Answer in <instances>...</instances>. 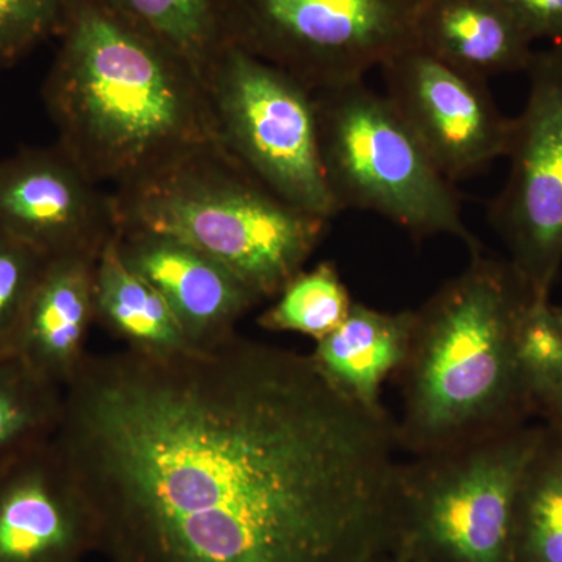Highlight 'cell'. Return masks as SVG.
I'll list each match as a JSON object with an SVG mask.
<instances>
[{"mask_svg":"<svg viewBox=\"0 0 562 562\" xmlns=\"http://www.w3.org/2000/svg\"><path fill=\"white\" fill-rule=\"evenodd\" d=\"M54 442L110 562H395L405 543L395 424L310 355L239 335L88 355Z\"/></svg>","mask_w":562,"mask_h":562,"instance_id":"1","label":"cell"},{"mask_svg":"<svg viewBox=\"0 0 562 562\" xmlns=\"http://www.w3.org/2000/svg\"><path fill=\"white\" fill-rule=\"evenodd\" d=\"M43 101L57 143L114 188L217 140L201 74L105 9L69 0Z\"/></svg>","mask_w":562,"mask_h":562,"instance_id":"2","label":"cell"},{"mask_svg":"<svg viewBox=\"0 0 562 562\" xmlns=\"http://www.w3.org/2000/svg\"><path fill=\"white\" fill-rule=\"evenodd\" d=\"M468 268L414 312L401 376L398 447L438 453L528 424L536 409L516 357L532 297L512 262L471 251ZM535 299V297H532Z\"/></svg>","mask_w":562,"mask_h":562,"instance_id":"3","label":"cell"},{"mask_svg":"<svg viewBox=\"0 0 562 562\" xmlns=\"http://www.w3.org/2000/svg\"><path fill=\"white\" fill-rule=\"evenodd\" d=\"M120 231L176 236L216 258L262 299L302 271L330 221L281 201L220 140L114 188Z\"/></svg>","mask_w":562,"mask_h":562,"instance_id":"4","label":"cell"},{"mask_svg":"<svg viewBox=\"0 0 562 562\" xmlns=\"http://www.w3.org/2000/svg\"><path fill=\"white\" fill-rule=\"evenodd\" d=\"M322 166L336 209L369 211L414 239L447 235L480 249L460 198L386 94L364 80L314 91Z\"/></svg>","mask_w":562,"mask_h":562,"instance_id":"5","label":"cell"},{"mask_svg":"<svg viewBox=\"0 0 562 562\" xmlns=\"http://www.w3.org/2000/svg\"><path fill=\"white\" fill-rule=\"evenodd\" d=\"M543 424L401 465L405 547L419 562H513L520 483Z\"/></svg>","mask_w":562,"mask_h":562,"instance_id":"6","label":"cell"},{"mask_svg":"<svg viewBox=\"0 0 562 562\" xmlns=\"http://www.w3.org/2000/svg\"><path fill=\"white\" fill-rule=\"evenodd\" d=\"M217 140L281 201L339 214L322 166L316 94L297 77L225 43L203 72Z\"/></svg>","mask_w":562,"mask_h":562,"instance_id":"7","label":"cell"},{"mask_svg":"<svg viewBox=\"0 0 562 562\" xmlns=\"http://www.w3.org/2000/svg\"><path fill=\"white\" fill-rule=\"evenodd\" d=\"M420 0H224L228 43L321 91L364 80L416 43Z\"/></svg>","mask_w":562,"mask_h":562,"instance_id":"8","label":"cell"},{"mask_svg":"<svg viewBox=\"0 0 562 562\" xmlns=\"http://www.w3.org/2000/svg\"><path fill=\"white\" fill-rule=\"evenodd\" d=\"M525 74L527 101L490 221L532 297L550 299L562 266V44L535 50Z\"/></svg>","mask_w":562,"mask_h":562,"instance_id":"9","label":"cell"},{"mask_svg":"<svg viewBox=\"0 0 562 562\" xmlns=\"http://www.w3.org/2000/svg\"><path fill=\"white\" fill-rule=\"evenodd\" d=\"M380 69L386 98L447 179H469L506 157L513 120L498 109L490 81L452 68L416 43Z\"/></svg>","mask_w":562,"mask_h":562,"instance_id":"10","label":"cell"},{"mask_svg":"<svg viewBox=\"0 0 562 562\" xmlns=\"http://www.w3.org/2000/svg\"><path fill=\"white\" fill-rule=\"evenodd\" d=\"M0 233L46 258H98L120 233V220L113 192L55 140L0 160Z\"/></svg>","mask_w":562,"mask_h":562,"instance_id":"11","label":"cell"},{"mask_svg":"<svg viewBox=\"0 0 562 562\" xmlns=\"http://www.w3.org/2000/svg\"><path fill=\"white\" fill-rule=\"evenodd\" d=\"M91 552L98 519L54 439L0 469V562H81Z\"/></svg>","mask_w":562,"mask_h":562,"instance_id":"12","label":"cell"},{"mask_svg":"<svg viewBox=\"0 0 562 562\" xmlns=\"http://www.w3.org/2000/svg\"><path fill=\"white\" fill-rule=\"evenodd\" d=\"M117 250L125 265L165 299L195 350L216 349L265 299L227 266L165 233L124 228Z\"/></svg>","mask_w":562,"mask_h":562,"instance_id":"13","label":"cell"},{"mask_svg":"<svg viewBox=\"0 0 562 562\" xmlns=\"http://www.w3.org/2000/svg\"><path fill=\"white\" fill-rule=\"evenodd\" d=\"M98 258H47L22 321L14 357L65 390L87 361Z\"/></svg>","mask_w":562,"mask_h":562,"instance_id":"14","label":"cell"},{"mask_svg":"<svg viewBox=\"0 0 562 562\" xmlns=\"http://www.w3.org/2000/svg\"><path fill=\"white\" fill-rule=\"evenodd\" d=\"M414 38L432 57L484 81L525 74L536 50L501 0H420Z\"/></svg>","mask_w":562,"mask_h":562,"instance_id":"15","label":"cell"},{"mask_svg":"<svg viewBox=\"0 0 562 562\" xmlns=\"http://www.w3.org/2000/svg\"><path fill=\"white\" fill-rule=\"evenodd\" d=\"M414 312L387 313L355 302L349 316L310 355L325 382L366 412L384 414L380 391L408 355Z\"/></svg>","mask_w":562,"mask_h":562,"instance_id":"16","label":"cell"},{"mask_svg":"<svg viewBox=\"0 0 562 562\" xmlns=\"http://www.w3.org/2000/svg\"><path fill=\"white\" fill-rule=\"evenodd\" d=\"M117 235L106 243L95 261V324L124 342L125 350L144 357L171 358L198 351L165 299L122 260Z\"/></svg>","mask_w":562,"mask_h":562,"instance_id":"17","label":"cell"},{"mask_svg":"<svg viewBox=\"0 0 562 562\" xmlns=\"http://www.w3.org/2000/svg\"><path fill=\"white\" fill-rule=\"evenodd\" d=\"M513 562H562V428L546 422L520 483Z\"/></svg>","mask_w":562,"mask_h":562,"instance_id":"18","label":"cell"},{"mask_svg":"<svg viewBox=\"0 0 562 562\" xmlns=\"http://www.w3.org/2000/svg\"><path fill=\"white\" fill-rule=\"evenodd\" d=\"M105 9L177 52L203 77L227 43L224 0H98ZM203 80V79H202Z\"/></svg>","mask_w":562,"mask_h":562,"instance_id":"19","label":"cell"},{"mask_svg":"<svg viewBox=\"0 0 562 562\" xmlns=\"http://www.w3.org/2000/svg\"><path fill=\"white\" fill-rule=\"evenodd\" d=\"M65 390L33 372L21 358H0V469L57 435Z\"/></svg>","mask_w":562,"mask_h":562,"instance_id":"20","label":"cell"},{"mask_svg":"<svg viewBox=\"0 0 562 562\" xmlns=\"http://www.w3.org/2000/svg\"><path fill=\"white\" fill-rule=\"evenodd\" d=\"M276 302L258 317L268 331L299 333L321 341L349 316L353 299L349 288L330 261H322L310 271L295 273Z\"/></svg>","mask_w":562,"mask_h":562,"instance_id":"21","label":"cell"},{"mask_svg":"<svg viewBox=\"0 0 562 562\" xmlns=\"http://www.w3.org/2000/svg\"><path fill=\"white\" fill-rule=\"evenodd\" d=\"M516 357L536 414L562 386V310L550 299H530L516 325Z\"/></svg>","mask_w":562,"mask_h":562,"instance_id":"22","label":"cell"},{"mask_svg":"<svg viewBox=\"0 0 562 562\" xmlns=\"http://www.w3.org/2000/svg\"><path fill=\"white\" fill-rule=\"evenodd\" d=\"M47 258L0 233V358L13 357L22 321Z\"/></svg>","mask_w":562,"mask_h":562,"instance_id":"23","label":"cell"},{"mask_svg":"<svg viewBox=\"0 0 562 562\" xmlns=\"http://www.w3.org/2000/svg\"><path fill=\"white\" fill-rule=\"evenodd\" d=\"M69 0H0V69L58 38Z\"/></svg>","mask_w":562,"mask_h":562,"instance_id":"24","label":"cell"},{"mask_svg":"<svg viewBox=\"0 0 562 562\" xmlns=\"http://www.w3.org/2000/svg\"><path fill=\"white\" fill-rule=\"evenodd\" d=\"M531 40L562 44V0H501Z\"/></svg>","mask_w":562,"mask_h":562,"instance_id":"25","label":"cell"},{"mask_svg":"<svg viewBox=\"0 0 562 562\" xmlns=\"http://www.w3.org/2000/svg\"><path fill=\"white\" fill-rule=\"evenodd\" d=\"M562 310V306H561ZM546 424L554 425V427L562 428V386L554 395L553 401L549 403L543 413L541 414Z\"/></svg>","mask_w":562,"mask_h":562,"instance_id":"26","label":"cell"},{"mask_svg":"<svg viewBox=\"0 0 562 562\" xmlns=\"http://www.w3.org/2000/svg\"><path fill=\"white\" fill-rule=\"evenodd\" d=\"M395 562H419L416 560V558L413 557L412 553L408 552V550L403 547L402 553L398 554L397 560Z\"/></svg>","mask_w":562,"mask_h":562,"instance_id":"27","label":"cell"}]
</instances>
